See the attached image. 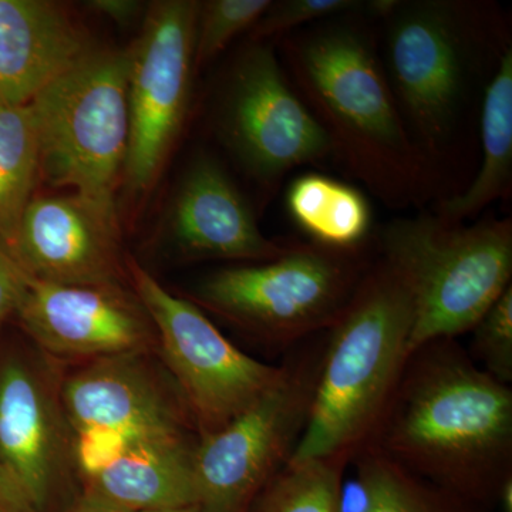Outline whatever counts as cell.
Segmentation results:
<instances>
[{
    "label": "cell",
    "instance_id": "5bb4252c",
    "mask_svg": "<svg viewBox=\"0 0 512 512\" xmlns=\"http://www.w3.org/2000/svg\"><path fill=\"white\" fill-rule=\"evenodd\" d=\"M16 313L29 335L59 356L138 353L150 335L143 306L117 285H60L26 274Z\"/></svg>",
    "mask_w": 512,
    "mask_h": 512
},
{
    "label": "cell",
    "instance_id": "ba28073f",
    "mask_svg": "<svg viewBox=\"0 0 512 512\" xmlns=\"http://www.w3.org/2000/svg\"><path fill=\"white\" fill-rule=\"evenodd\" d=\"M326 332L303 340L274 383L194 450L198 512H247L298 447L311 414Z\"/></svg>",
    "mask_w": 512,
    "mask_h": 512
},
{
    "label": "cell",
    "instance_id": "52a82bcc",
    "mask_svg": "<svg viewBox=\"0 0 512 512\" xmlns=\"http://www.w3.org/2000/svg\"><path fill=\"white\" fill-rule=\"evenodd\" d=\"M127 72V53L92 50L30 101L47 184L114 198L130 140Z\"/></svg>",
    "mask_w": 512,
    "mask_h": 512
},
{
    "label": "cell",
    "instance_id": "83f0119b",
    "mask_svg": "<svg viewBox=\"0 0 512 512\" xmlns=\"http://www.w3.org/2000/svg\"><path fill=\"white\" fill-rule=\"evenodd\" d=\"M0 512H36L16 478L0 466Z\"/></svg>",
    "mask_w": 512,
    "mask_h": 512
},
{
    "label": "cell",
    "instance_id": "2e32d148",
    "mask_svg": "<svg viewBox=\"0 0 512 512\" xmlns=\"http://www.w3.org/2000/svg\"><path fill=\"white\" fill-rule=\"evenodd\" d=\"M59 413L49 387L23 360L0 363V466L45 507L62 463Z\"/></svg>",
    "mask_w": 512,
    "mask_h": 512
},
{
    "label": "cell",
    "instance_id": "f546056e",
    "mask_svg": "<svg viewBox=\"0 0 512 512\" xmlns=\"http://www.w3.org/2000/svg\"><path fill=\"white\" fill-rule=\"evenodd\" d=\"M70 512H131L126 508H121L119 505L111 503L106 498L100 497L99 494L87 490V493L80 498L79 503L74 505L73 510Z\"/></svg>",
    "mask_w": 512,
    "mask_h": 512
},
{
    "label": "cell",
    "instance_id": "4dcf8cb0",
    "mask_svg": "<svg viewBox=\"0 0 512 512\" xmlns=\"http://www.w3.org/2000/svg\"><path fill=\"white\" fill-rule=\"evenodd\" d=\"M154 512H198L197 508H183V510H167V511H154Z\"/></svg>",
    "mask_w": 512,
    "mask_h": 512
},
{
    "label": "cell",
    "instance_id": "ffe728a7",
    "mask_svg": "<svg viewBox=\"0 0 512 512\" xmlns=\"http://www.w3.org/2000/svg\"><path fill=\"white\" fill-rule=\"evenodd\" d=\"M286 210L312 242L333 249H357L372 231V208L362 191L328 175L306 173L286 191Z\"/></svg>",
    "mask_w": 512,
    "mask_h": 512
},
{
    "label": "cell",
    "instance_id": "f1b7e54d",
    "mask_svg": "<svg viewBox=\"0 0 512 512\" xmlns=\"http://www.w3.org/2000/svg\"><path fill=\"white\" fill-rule=\"evenodd\" d=\"M86 6L119 25H128L133 22L143 9V3L136 0H92L87 2Z\"/></svg>",
    "mask_w": 512,
    "mask_h": 512
},
{
    "label": "cell",
    "instance_id": "9a60e30c",
    "mask_svg": "<svg viewBox=\"0 0 512 512\" xmlns=\"http://www.w3.org/2000/svg\"><path fill=\"white\" fill-rule=\"evenodd\" d=\"M168 232L187 258L248 264L278 258L292 242L265 237L238 185L215 158L205 154L192 161L175 191Z\"/></svg>",
    "mask_w": 512,
    "mask_h": 512
},
{
    "label": "cell",
    "instance_id": "5b68a950",
    "mask_svg": "<svg viewBox=\"0 0 512 512\" xmlns=\"http://www.w3.org/2000/svg\"><path fill=\"white\" fill-rule=\"evenodd\" d=\"M376 239L380 258L412 296L410 355L433 340L471 332L511 286V218L467 225L420 212L390 221Z\"/></svg>",
    "mask_w": 512,
    "mask_h": 512
},
{
    "label": "cell",
    "instance_id": "9c48e42d",
    "mask_svg": "<svg viewBox=\"0 0 512 512\" xmlns=\"http://www.w3.org/2000/svg\"><path fill=\"white\" fill-rule=\"evenodd\" d=\"M215 126L266 194L296 168L335 164L329 137L293 89L272 42L252 40L235 57L218 93Z\"/></svg>",
    "mask_w": 512,
    "mask_h": 512
},
{
    "label": "cell",
    "instance_id": "484cf974",
    "mask_svg": "<svg viewBox=\"0 0 512 512\" xmlns=\"http://www.w3.org/2000/svg\"><path fill=\"white\" fill-rule=\"evenodd\" d=\"M367 0H279L271 2L252 28L254 40L278 42L282 37L335 16L363 13Z\"/></svg>",
    "mask_w": 512,
    "mask_h": 512
},
{
    "label": "cell",
    "instance_id": "6da1fadb",
    "mask_svg": "<svg viewBox=\"0 0 512 512\" xmlns=\"http://www.w3.org/2000/svg\"><path fill=\"white\" fill-rule=\"evenodd\" d=\"M375 22L384 73L414 146L444 198L456 195L485 89L512 46L508 19L483 0H392Z\"/></svg>",
    "mask_w": 512,
    "mask_h": 512
},
{
    "label": "cell",
    "instance_id": "30bf717a",
    "mask_svg": "<svg viewBox=\"0 0 512 512\" xmlns=\"http://www.w3.org/2000/svg\"><path fill=\"white\" fill-rule=\"evenodd\" d=\"M131 274L201 436L227 426L275 382L281 366L239 350L198 306L168 292L140 266H131Z\"/></svg>",
    "mask_w": 512,
    "mask_h": 512
},
{
    "label": "cell",
    "instance_id": "e0dca14e",
    "mask_svg": "<svg viewBox=\"0 0 512 512\" xmlns=\"http://www.w3.org/2000/svg\"><path fill=\"white\" fill-rule=\"evenodd\" d=\"M92 50L59 3L0 0V104H29Z\"/></svg>",
    "mask_w": 512,
    "mask_h": 512
},
{
    "label": "cell",
    "instance_id": "4316f807",
    "mask_svg": "<svg viewBox=\"0 0 512 512\" xmlns=\"http://www.w3.org/2000/svg\"><path fill=\"white\" fill-rule=\"evenodd\" d=\"M26 272L0 239V326L18 309Z\"/></svg>",
    "mask_w": 512,
    "mask_h": 512
},
{
    "label": "cell",
    "instance_id": "d6986e66",
    "mask_svg": "<svg viewBox=\"0 0 512 512\" xmlns=\"http://www.w3.org/2000/svg\"><path fill=\"white\" fill-rule=\"evenodd\" d=\"M481 163L464 190L437 201L444 220H476L485 208L510 200L512 192V46L505 50L485 89L480 113Z\"/></svg>",
    "mask_w": 512,
    "mask_h": 512
},
{
    "label": "cell",
    "instance_id": "8992f818",
    "mask_svg": "<svg viewBox=\"0 0 512 512\" xmlns=\"http://www.w3.org/2000/svg\"><path fill=\"white\" fill-rule=\"evenodd\" d=\"M366 245L333 249L296 241L265 262L218 269L195 298L279 345H299L335 325L372 265Z\"/></svg>",
    "mask_w": 512,
    "mask_h": 512
},
{
    "label": "cell",
    "instance_id": "3957f363",
    "mask_svg": "<svg viewBox=\"0 0 512 512\" xmlns=\"http://www.w3.org/2000/svg\"><path fill=\"white\" fill-rule=\"evenodd\" d=\"M362 448L493 510L512 483L510 384L484 372L457 339L426 343Z\"/></svg>",
    "mask_w": 512,
    "mask_h": 512
},
{
    "label": "cell",
    "instance_id": "7c38bea8",
    "mask_svg": "<svg viewBox=\"0 0 512 512\" xmlns=\"http://www.w3.org/2000/svg\"><path fill=\"white\" fill-rule=\"evenodd\" d=\"M63 406L87 480L146 441L185 436L180 414L138 353L101 357L70 377Z\"/></svg>",
    "mask_w": 512,
    "mask_h": 512
},
{
    "label": "cell",
    "instance_id": "277c9868",
    "mask_svg": "<svg viewBox=\"0 0 512 512\" xmlns=\"http://www.w3.org/2000/svg\"><path fill=\"white\" fill-rule=\"evenodd\" d=\"M409 289L373 259L348 306L326 330L311 414L289 463L352 461L382 416L410 357Z\"/></svg>",
    "mask_w": 512,
    "mask_h": 512
},
{
    "label": "cell",
    "instance_id": "4fadbf2b",
    "mask_svg": "<svg viewBox=\"0 0 512 512\" xmlns=\"http://www.w3.org/2000/svg\"><path fill=\"white\" fill-rule=\"evenodd\" d=\"M10 254L39 281L114 286L121 272L114 198L73 192L30 201Z\"/></svg>",
    "mask_w": 512,
    "mask_h": 512
},
{
    "label": "cell",
    "instance_id": "7402d4cb",
    "mask_svg": "<svg viewBox=\"0 0 512 512\" xmlns=\"http://www.w3.org/2000/svg\"><path fill=\"white\" fill-rule=\"evenodd\" d=\"M39 173V144L29 104H0V239L9 251Z\"/></svg>",
    "mask_w": 512,
    "mask_h": 512
},
{
    "label": "cell",
    "instance_id": "44dd1931",
    "mask_svg": "<svg viewBox=\"0 0 512 512\" xmlns=\"http://www.w3.org/2000/svg\"><path fill=\"white\" fill-rule=\"evenodd\" d=\"M362 490V512H493L414 476L369 448L352 458Z\"/></svg>",
    "mask_w": 512,
    "mask_h": 512
},
{
    "label": "cell",
    "instance_id": "8fae6325",
    "mask_svg": "<svg viewBox=\"0 0 512 512\" xmlns=\"http://www.w3.org/2000/svg\"><path fill=\"white\" fill-rule=\"evenodd\" d=\"M198 10L194 0L153 3L127 53L130 140L123 175L131 190L153 184L183 127L197 69Z\"/></svg>",
    "mask_w": 512,
    "mask_h": 512
},
{
    "label": "cell",
    "instance_id": "cb8c5ba5",
    "mask_svg": "<svg viewBox=\"0 0 512 512\" xmlns=\"http://www.w3.org/2000/svg\"><path fill=\"white\" fill-rule=\"evenodd\" d=\"M271 0H208L200 2L195 30V64L210 62L241 33L252 30Z\"/></svg>",
    "mask_w": 512,
    "mask_h": 512
},
{
    "label": "cell",
    "instance_id": "603a6c76",
    "mask_svg": "<svg viewBox=\"0 0 512 512\" xmlns=\"http://www.w3.org/2000/svg\"><path fill=\"white\" fill-rule=\"evenodd\" d=\"M348 458L289 463L259 491L247 512H342Z\"/></svg>",
    "mask_w": 512,
    "mask_h": 512
},
{
    "label": "cell",
    "instance_id": "d4e9b609",
    "mask_svg": "<svg viewBox=\"0 0 512 512\" xmlns=\"http://www.w3.org/2000/svg\"><path fill=\"white\" fill-rule=\"evenodd\" d=\"M470 355L498 382L512 383V285L490 306L473 330Z\"/></svg>",
    "mask_w": 512,
    "mask_h": 512
},
{
    "label": "cell",
    "instance_id": "7a4b0ae2",
    "mask_svg": "<svg viewBox=\"0 0 512 512\" xmlns=\"http://www.w3.org/2000/svg\"><path fill=\"white\" fill-rule=\"evenodd\" d=\"M278 49L293 89L329 137L338 167L390 208L443 200L387 82L375 20L366 12L335 16L282 37Z\"/></svg>",
    "mask_w": 512,
    "mask_h": 512
},
{
    "label": "cell",
    "instance_id": "ac0fdd59",
    "mask_svg": "<svg viewBox=\"0 0 512 512\" xmlns=\"http://www.w3.org/2000/svg\"><path fill=\"white\" fill-rule=\"evenodd\" d=\"M187 437L146 441L89 481V490L131 512L197 507L194 450Z\"/></svg>",
    "mask_w": 512,
    "mask_h": 512
}]
</instances>
